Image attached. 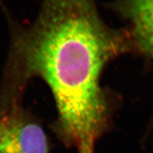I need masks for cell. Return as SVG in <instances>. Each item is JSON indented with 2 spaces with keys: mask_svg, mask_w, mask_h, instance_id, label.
<instances>
[{
  "mask_svg": "<svg viewBox=\"0 0 153 153\" xmlns=\"http://www.w3.org/2000/svg\"><path fill=\"white\" fill-rule=\"evenodd\" d=\"M116 6L130 21L133 40L138 49L153 59V1H124Z\"/></svg>",
  "mask_w": 153,
  "mask_h": 153,
  "instance_id": "3",
  "label": "cell"
},
{
  "mask_svg": "<svg viewBox=\"0 0 153 153\" xmlns=\"http://www.w3.org/2000/svg\"><path fill=\"white\" fill-rule=\"evenodd\" d=\"M125 33L108 26L89 1H46L18 36L12 62L22 82L39 77L57 110L54 130L78 153H94L108 126V104L100 78L108 61L130 49Z\"/></svg>",
  "mask_w": 153,
  "mask_h": 153,
  "instance_id": "1",
  "label": "cell"
},
{
  "mask_svg": "<svg viewBox=\"0 0 153 153\" xmlns=\"http://www.w3.org/2000/svg\"><path fill=\"white\" fill-rule=\"evenodd\" d=\"M0 153H51L43 128L16 99L0 106Z\"/></svg>",
  "mask_w": 153,
  "mask_h": 153,
  "instance_id": "2",
  "label": "cell"
}]
</instances>
